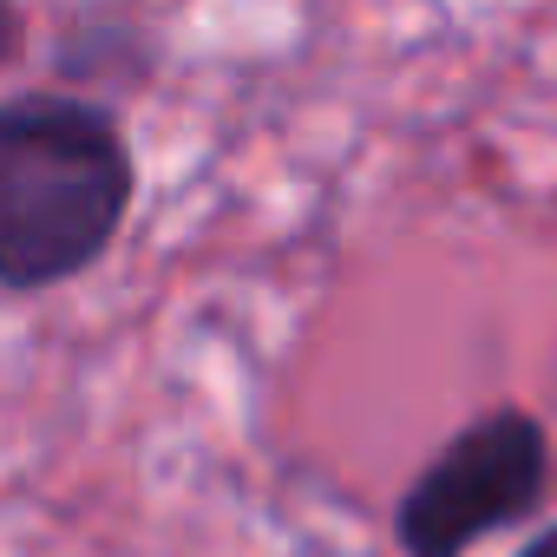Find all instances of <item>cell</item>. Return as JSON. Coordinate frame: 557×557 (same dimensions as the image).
Here are the masks:
<instances>
[{
	"label": "cell",
	"mask_w": 557,
	"mask_h": 557,
	"mask_svg": "<svg viewBox=\"0 0 557 557\" xmlns=\"http://www.w3.org/2000/svg\"><path fill=\"white\" fill-rule=\"evenodd\" d=\"M138 158L86 92L0 99V289L40 296L86 275L125 230Z\"/></svg>",
	"instance_id": "6da1fadb"
},
{
	"label": "cell",
	"mask_w": 557,
	"mask_h": 557,
	"mask_svg": "<svg viewBox=\"0 0 557 557\" xmlns=\"http://www.w3.org/2000/svg\"><path fill=\"white\" fill-rule=\"evenodd\" d=\"M550 485V433L524 407L466 420L400 492L394 537L407 557H466L492 531L524 524Z\"/></svg>",
	"instance_id": "7a4b0ae2"
},
{
	"label": "cell",
	"mask_w": 557,
	"mask_h": 557,
	"mask_svg": "<svg viewBox=\"0 0 557 557\" xmlns=\"http://www.w3.org/2000/svg\"><path fill=\"white\" fill-rule=\"evenodd\" d=\"M158 66V40L145 27H73L53 47V73L66 86H138Z\"/></svg>",
	"instance_id": "3957f363"
},
{
	"label": "cell",
	"mask_w": 557,
	"mask_h": 557,
	"mask_svg": "<svg viewBox=\"0 0 557 557\" xmlns=\"http://www.w3.org/2000/svg\"><path fill=\"white\" fill-rule=\"evenodd\" d=\"M27 53V8L21 0H0V66H14Z\"/></svg>",
	"instance_id": "277c9868"
},
{
	"label": "cell",
	"mask_w": 557,
	"mask_h": 557,
	"mask_svg": "<svg viewBox=\"0 0 557 557\" xmlns=\"http://www.w3.org/2000/svg\"><path fill=\"white\" fill-rule=\"evenodd\" d=\"M518 557H557V524H544L537 537H524V544H518Z\"/></svg>",
	"instance_id": "5b68a950"
}]
</instances>
